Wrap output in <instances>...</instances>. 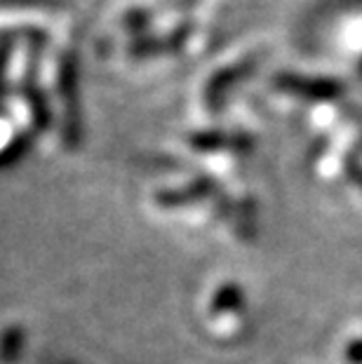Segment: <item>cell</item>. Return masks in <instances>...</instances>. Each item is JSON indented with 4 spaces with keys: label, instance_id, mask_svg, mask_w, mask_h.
Wrapping results in <instances>:
<instances>
[{
    "label": "cell",
    "instance_id": "1",
    "mask_svg": "<svg viewBox=\"0 0 362 364\" xmlns=\"http://www.w3.org/2000/svg\"><path fill=\"white\" fill-rule=\"evenodd\" d=\"M280 85L284 90L308 97V99H334L344 92L341 85L327 78L320 80V78H297V75H287V78L280 80Z\"/></svg>",
    "mask_w": 362,
    "mask_h": 364
},
{
    "label": "cell",
    "instance_id": "2",
    "mask_svg": "<svg viewBox=\"0 0 362 364\" xmlns=\"http://www.w3.org/2000/svg\"><path fill=\"white\" fill-rule=\"evenodd\" d=\"M346 360L351 364H362V338L351 341L348 348H346Z\"/></svg>",
    "mask_w": 362,
    "mask_h": 364
},
{
    "label": "cell",
    "instance_id": "3",
    "mask_svg": "<svg viewBox=\"0 0 362 364\" xmlns=\"http://www.w3.org/2000/svg\"><path fill=\"white\" fill-rule=\"evenodd\" d=\"M351 176H353V181H356L360 188H362V169H353Z\"/></svg>",
    "mask_w": 362,
    "mask_h": 364
},
{
    "label": "cell",
    "instance_id": "4",
    "mask_svg": "<svg viewBox=\"0 0 362 364\" xmlns=\"http://www.w3.org/2000/svg\"><path fill=\"white\" fill-rule=\"evenodd\" d=\"M358 73H360V75H362V59H360V61H358Z\"/></svg>",
    "mask_w": 362,
    "mask_h": 364
}]
</instances>
